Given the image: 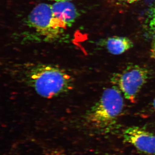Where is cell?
I'll use <instances>...</instances> for the list:
<instances>
[{
  "instance_id": "obj_2",
  "label": "cell",
  "mask_w": 155,
  "mask_h": 155,
  "mask_svg": "<svg viewBox=\"0 0 155 155\" xmlns=\"http://www.w3.org/2000/svg\"><path fill=\"white\" fill-rule=\"evenodd\" d=\"M123 97L115 86L106 88L89 112V121L98 129L110 130L117 123L124 110Z\"/></svg>"
},
{
  "instance_id": "obj_7",
  "label": "cell",
  "mask_w": 155,
  "mask_h": 155,
  "mask_svg": "<svg viewBox=\"0 0 155 155\" xmlns=\"http://www.w3.org/2000/svg\"><path fill=\"white\" fill-rule=\"evenodd\" d=\"M104 46L110 54L119 55L132 48L134 44L128 38L113 36L109 38L105 41Z\"/></svg>"
},
{
  "instance_id": "obj_9",
  "label": "cell",
  "mask_w": 155,
  "mask_h": 155,
  "mask_svg": "<svg viewBox=\"0 0 155 155\" xmlns=\"http://www.w3.org/2000/svg\"><path fill=\"white\" fill-rule=\"evenodd\" d=\"M150 56L151 58L155 59V39L154 41H153L152 45Z\"/></svg>"
},
{
  "instance_id": "obj_4",
  "label": "cell",
  "mask_w": 155,
  "mask_h": 155,
  "mask_svg": "<svg viewBox=\"0 0 155 155\" xmlns=\"http://www.w3.org/2000/svg\"><path fill=\"white\" fill-rule=\"evenodd\" d=\"M27 24L48 40L58 38L66 28L54 16L51 6L40 3L29 13Z\"/></svg>"
},
{
  "instance_id": "obj_5",
  "label": "cell",
  "mask_w": 155,
  "mask_h": 155,
  "mask_svg": "<svg viewBox=\"0 0 155 155\" xmlns=\"http://www.w3.org/2000/svg\"><path fill=\"white\" fill-rule=\"evenodd\" d=\"M123 138L128 143L143 153L155 155V135L139 126L127 127L123 132Z\"/></svg>"
},
{
  "instance_id": "obj_11",
  "label": "cell",
  "mask_w": 155,
  "mask_h": 155,
  "mask_svg": "<svg viewBox=\"0 0 155 155\" xmlns=\"http://www.w3.org/2000/svg\"><path fill=\"white\" fill-rule=\"evenodd\" d=\"M48 1H54L55 2H71L72 0H48Z\"/></svg>"
},
{
  "instance_id": "obj_6",
  "label": "cell",
  "mask_w": 155,
  "mask_h": 155,
  "mask_svg": "<svg viewBox=\"0 0 155 155\" xmlns=\"http://www.w3.org/2000/svg\"><path fill=\"white\" fill-rule=\"evenodd\" d=\"M51 6L54 16L66 28L71 27L78 17L76 7L70 2H55Z\"/></svg>"
},
{
  "instance_id": "obj_3",
  "label": "cell",
  "mask_w": 155,
  "mask_h": 155,
  "mask_svg": "<svg viewBox=\"0 0 155 155\" xmlns=\"http://www.w3.org/2000/svg\"><path fill=\"white\" fill-rule=\"evenodd\" d=\"M151 75L148 69L138 65L127 66L122 72L114 73L111 83L122 93L126 99L134 103L140 92Z\"/></svg>"
},
{
  "instance_id": "obj_1",
  "label": "cell",
  "mask_w": 155,
  "mask_h": 155,
  "mask_svg": "<svg viewBox=\"0 0 155 155\" xmlns=\"http://www.w3.org/2000/svg\"><path fill=\"white\" fill-rule=\"evenodd\" d=\"M29 82L37 93L42 97L52 98L72 88V78L63 69L50 65L33 68L28 75Z\"/></svg>"
},
{
  "instance_id": "obj_12",
  "label": "cell",
  "mask_w": 155,
  "mask_h": 155,
  "mask_svg": "<svg viewBox=\"0 0 155 155\" xmlns=\"http://www.w3.org/2000/svg\"><path fill=\"white\" fill-rule=\"evenodd\" d=\"M153 107L155 112V97L153 102Z\"/></svg>"
},
{
  "instance_id": "obj_10",
  "label": "cell",
  "mask_w": 155,
  "mask_h": 155,
  "mask_svg": "<svg viewBox=\"0 0 155 155\" xmlns=\"http://www.w3.org/2000/svg\"><path fill=\"white\" fill-rule=\"evenodd\" d=\"M117 1H119L120 2H122L128 3V4H131L135 2H137L138 0H117Z\"/></svg>"
},
{
  "instance_id": "obj_8",
  "label": "cell",
  "mask_w": 155,
  "mask_h": 155,
  "mask_svg": "<svg viewBox=\"0 0 155 155\" xmlns=\"http://www.w3.org/2000/svg\"><path fill=\"white\" fill-rule=\"evenodd\" d=\"M150 27L153 31L155 32V5L152 12L150 22Z\"/></svg>"
}]
</instances>
